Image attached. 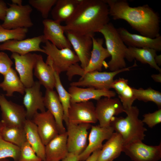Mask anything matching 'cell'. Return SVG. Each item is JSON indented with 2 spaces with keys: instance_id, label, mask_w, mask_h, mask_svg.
Wrapping results in <instances>:
<instances>
[{
  "instance_id": "obj_1",
  "label": "cell",
  "mask_w": 161,
  "mask_h": 161,
  "mask_svg": "<svg viewBox=\"0 0 161 161\" xmlns=\"http://www.w3.org/2000/svg\"><path fill=\"white\" fill-rule=\"evenodd\" d=\"M104 0L114 20L125 21L143 36L154 38L160 35L159 15L148 4L132 7L126 0Z\"/></svg>"
},
{
  "instance_id": "obj_2",
  "label": "cell",
  "mask_w": 161,
  "mask_h": 161,
  "mask_svg": "<svg viewBox=\"0 0 161 161\" xmlns=\"http://www.w3.org/2000/svg\"><path fill=\"white\" fill-rule=\"evenodd\" d=\"M109 10L104 0H80L72 18L63 26L65 32L94 36L109 22Z\"/></svg>"
},
{
  "instance_id": "obj_3",
  "label": "cell",
  "mask_w": 161,
  "mask_h": 161,
  "mask_svg": "<svg viewBox=\"0 0 161 161\" xmlns=\"http://www.w3.org/2000/svg\"><path fill=\"white\" fill-rule=\"evenodd\" d=\"M137 66L136 61L132 66L114 71L110 72L94 71L85 72L84 69L78 63L72 65L67 70L66 75L69 80L73 76L79 75L81 78L77 81L71 82L70 86L92 87L96 89L110 90L117 74L130 69Z\"/></svg>"
},
{
  "instance_id": "obj_4",
  "label": "cell",
  "mask_w": 161,
  "mask_h": 161,
  "mask_svg": "<svg viewBox=\"0 0 161 161\" xmlns=\"http://www.w3.org/2000/svg\"><path fill=\"white\" fill-rule=\"evenodd\" d=\"M126 117H114L110 126L114 131L121 136L124 145L137 141H142L145 136L146 129L139 118V110L136 106H133L125 110Z\"/></svg>"
},
{
  "instance_id": "obj_5",
  "label": "cell",
  "mask_w": 161,
  "mask_h": 161,
  "mask_svg": "<svg viewBox=\"0 0 161 161\" xmlns=\"http://www.w3.org/2000/svg\"><path fill=\"white\" fill-rule=\"evenodd\" d=\"M103 36L106 49L111 57L104 66L111 71L126 67L125 61L127 47L121 38L117 30L111 22L106 25L99 32Z\"/></svg>"
},
{
  "instance_id": "obj_6",
  "label": "cell",
  "mask_w": 161,
  "mask_h": 161,
  "mask_svg": "<svg viewBox=\"0 0 161 161\" xmlns=\"http://www.w3.org/2000/svg\"><path fill=\"white\" fill-rule=\"evenodd\" d=\"M44 43L42 47L47 55L46 63L59 74L66 72L71 66L79 62L71 48L59 49L47 41Z\"/></svg>"
},
{
  "instance_id": "obj_7",
  "label": "cell",
  "mask_w": 161,
  "mask_h": 161,
  "mask_svg": "<svg viewBox=\"0 0 161 161\" xmlns=\"http://www.w3.org/2000/svg\"><path fill=\"white\" fill-rule=\"evenodd\" d=\"M6 15L2 27L7 29L19 28L28 29L32 27L33 24L30 17L32 11L29 5H18L13 3L8 4Z\"/></svg>"
},
{
  "instance_id": "obj_8",
  "label": "cell",
  "mask_w": 161,
  "mask_h": 161,
  "mask_svg": "<svg viewBox=\"0 0 161 161\" xmlns=\"http://www.w3.org/2000/svg\"><path fill=\"white\" fill-rule=\"evenodd\" d=\"M1 121L4 126L24 127L27 120L26 112L23 106L8 100L4 94L0 93Z\"/></svg>"
},
{
  "instance_id": "obj_9",
  "label": "cell",
  "mask_w": 161,
  "mask_h": 161,
  "mask_svg": "<svg viewBox=\"0 0 161 161\" xmlns=\"http://www.w3.org/2000/svg\"><path fill=\"white\" fill-rule=\"evenodd\" d=\"M123 152L133 161H158L161 158V143L149 145L137 141L124 145Z\"/></svg>"
},
{
  "instance_id": "obj_10",
  "label": "cell",
  "mask_w": 161,
  "mask_h": 161,
  "mask_svg": "<svg viewBox=\"0 0 161 161\" xmlns=\"http://www.w3.org/2000/svg\"><path fill=\"white\" fill-rule=\"evenodd\" d=\"M66 125L68 152L79 155L87 146L88 131L92 126L91 124L87 123L74 124L68 123Z\"/></svg>"
},
{
  "instance_id": "obj_11",
  "label": "cell",
  "mask_w": 161,
  "mask_h": 161,
  "mask_svg": "<svg viewBox=\"0 0 161 161\" xmlns=\"http://www.w3.org/2000/svg\"><path fill=\"white\" fill-rule=\"evenodd\" d=\"M95 107L97 118L101 127L110 126L114 116L124 112L120 100L117 98H101L97 100Z\"/></svg>"
},
{
  "instance_id": "obj_12",
  "label": "cell",
  "mask_w": 161,
  "mask_h": 161,
  "mask_svg": "<svg viewBox=\"0 0 161 161\" xmlns=\"http://www.w3.org/2000/svg\"><path fill=\"white\" fill-rule=\"evenodd\" d=\"M67 118L68 123L74 124L95 123L98 121L95 107L90 101L71 103Z\"/></svg>"
},
{
  "instance_id": "obj_13",
  "label": "cell",
  "mask_w": 161,
  "mask_h": 161,
  "mask_svg": "<svg viewBox=\"0 0 161 161\" xmlns=\"http://www.w3.org/2000/svg\"><path fill=\"white\" fill-rule=\"evenodd\" d=\"M38 54L29 53L20 55L12 53L11 58L14 61L15 69L26 88L32 86L34 83L33 70Z\"/></svg>"
},
{
  "instance_id": "obj_14",
  "label": "cell",
  "mask_w": 161,
  "mask_h": 161,
  "mask_svg": "<svg viewBox=\"0 0 161 161\" xmlns=\"http://www.w3.org/2000/svg\"><path fill=\"white\" fill-rule=\"evenodd\" d=\"M65 32H66L67 39L80 63L81 67L84 69L87 66L90 59L93 36L69 31Z\"/></svg>"
},
{
  "instance_id": "obj_15",
  "label": "cell",
  "mask_w": 161,
  "mask_h": 161,
  "mask_svg": "<svg viewBox=\"0 0 161 161\" xmlns=\"http://www.w3.org/2000/svg\"><path fill=\"white\" fill-rule=\"evenodd\" d=\"M31 120L36 126L39 134L45 145L59 134L55 119L48 110L37 112Z\"/></svg>"
},
{
  "instance_id": "obj_16",
  "label": "cell",
  "mask_w": 161,
  "mask_h": 161,
  "mask_svg": "<svg viewBox=\"0 0 161 161\" xmlns=\"http://www.w3.org/2000/svg\"><path fill=\"white\" fill-rule=\"evenodd\" d=\"M89 135V143L85 150L78 155L79 161H85L94 151L101 149L103 142L108 140L114 132L113 128L110 126L101 127L99 125L92 126Z\"/></svg>"
},
{
  "instance_id": "obj_17",
  "label": "cell",
  "mask_w": 161,
  "mask_h": 161,
  "mask_svg": "<svg viewBox=\"0 0 161 161\" xmlns=\"http://www.w3.org/2000/svg\"><path fill=\"white\" fill-rule=\"evenodd\" d=\"M41 86L37 81H35L32 86L25 88L23 103L26 110L27 119L31 120L38 110L41 112L46 111Z\"/></svg>"
},
{
  "instance_id": "obj_18",
  "label": "cell",
  "mask_w": 161,
  "mask_h": 161,
  "mask_svg": "<svg viewBox=\"0 0 161 161\" xmlns=\"http://www.w3.org/2000/svg\"><path fill=\"white\" fill-rule=\"evenodd\" d=\"M42 42L44 43L43 35L23 40H10L0 44V50H8L20 55H24L32 52L45 53L40 47Z\"/></svg>"
},
{
  "instance_id": "obj_19",
  "label": "cell",
  "mask_w": 161,
  "mask_h": 161,
  "mask_svg": "<svg viewBox=\"0 0 161 161\" xmlns=\"http://www.w3.org/2000/svg\"><path fill=\"white\" fill-rule=\"evenodd\" d=\"M42 23L43 35L45 42L48 41L59 49L71 48V45L64 34L65 31L63 26L60 23L47 18L44 19Z\"/></svg>"
},
{
  "instance_id": "obj_20",
  "label": "cell",
  "mask_w": 161,
  "mask_h": 161,
  "mask_svg": "<svg viewBox=\"0 0 161 161\" xmlns=\"http://www.w3.org/2000/svg\"><path fill=\"white\" fill-rule=\"evenodd\" d=\"M117 30L125 44L128 47L137 48H148L161 51V36L154 38L141 35L132 34L124 27H120Z\"/></svg>"
},
{
  "instance_id": "obj_21",
  "label": "cell",
  "mask_w": 161,
  "mask_h": 161,
  "mask_svg": "<svg viewBox=\"0 0 161 161\" xmlns=\"http://www.w3.org/2000/svg\"><path fill=\"white\" fill-rule=\"evenodd\" d=\"M68 92L71 97V103H78L90 101L97 100L102 97L112 98L115 96L116 92L110 90L96 89L92 87L81 88L70 86Z\"/></svg>"
},
{
  "instance_id": "obj_22",
  "label": "cell",
  "mask_w": 161,
  "mask_h": 161,
  "mask_svg": "<svg viewBox=\"0 0 161 161\" xmlns=\"http://www.w3.org/2000/svg\"><path fill=\"white\" fill-rule=\"evenodd\" d=\"M66 131L59 134L45 145V161H60L69 153Z\"/></svg>"
},
{
  "instance_id": "obj_23",
  "label": "cell",
  "mask_w": 161,
  "mask_h": 161,
  "mask_svg": "<svg viewBox=\"0 0 161 161\" xmlns=\"http://www.w3.org/2000/svg\"><path fill=\"white\" fill-rule=\"evenodd\" d=\"M45 108L53 115L55 120L59 134L66 131L63 125V108L57 92L53 89H46L44 97Z\"/></svg>"
},
{
  "instance_id": "obj_24",
  "label": "cell",
  "mask_w": 161,
  "mask_h": 161,
  "mask_svg": "<svg viewBox=\"0 0 161 161\" xmlns=\"http://www.w3.org/2000/svg\"><path fill=\"white\" fill-rule=\"evenodd\" d=\"M92 46L89 63L84 69L85 72L98 71H101L105 64V60L110 57L106 48L103 46L104 40L102 38H95L92 37Z\"/></svg>"
},
{
  "instance_id": "obj_25",
  "label": "cell",
  "mask_w": 161,
  "mask_h": 161,
  "mask_svg": "<svg viewBox=\"0 0 161 161\" xmlns=\"http://www.w3.org/2000/svg\"><path fill=\"white\" fill-rule=\"evenodd\" d=\"M103 146L97 161H113L123 152L124 143L121 135L114 132Z\"/></svg>"
},
{
  "instance_id": "obj_26",
  "label": "cell",
  "mask_w": 161,
  "mask_h": 161,
  "mask_svg": "<svg viewBox=\"0 0 161 161\" xmlns=\"http://www.w3.org/2000/svg\"><path fill=\"white\" fill-rule=\"evenodd\" d=\"M157 51L148 48H137L128 47L126 51V58L129 62L135 59L142 64H148L152 68L161 73V69L156 64L155 58Z\"/></svg>"
},
{
  "instance_id": "obj_27",
  "label": "cell",
  "mask_w": 161,
  "mask_h": 161,
  "mask_svg": "<svg viewBox=\"0 0 161 161\" xmlns=\"http://www.w3.org/2000/svg\"><path fill=\"white\" fill-rule=\"evenodd\" d=\"M80 0H57L51 10L53 20L65 22L73 16Z\"/></svg>"
},
{
  "instance_id": "obj_28",
  "label": "cell",
  "mask_w": 161,
  "mask_h": 161,
  "mask_svg": "<svg viewBox=\"0 0 161 161\" xmlns=\"http://www.w3.org/2000/svg\"><path fill=\"white\" fill-rule=\"evenodd\" d=\"M34 69V74L41 85L46 89H53L55 82L53 69L44 61L41 55L38 54Z\"/></svg>"
},
{
  "instance_id": "obj_29",
  "label": "cell",
  "mask_w": 161,
  "mask_h": 161,
  "mask_svg": "<svg viewBox=\"0 0 161 161\" xmlns=\"http://www.w3.org/2000/svg\"><path fill=\"white\" fill-rule=\"evenodd\" d=\"M24 127L27 141L42 161H45V145L39 134L36 126L31 120L27 119Z\"/></svg>"
},
{
  "instance_id": "obj_30",
  "label": "cell",
  "mask_w": 161,
  "mask_h": 161,
  "mask_svg": "<svg viewBox=\"0 0 161 161\" xmlns=\"http://www.w3.org/2000/svg\"><path fill=\"white\" fill-rule=\"evenodd\" d=\"M3 76V81L0 82V88L6 92L5 95L12 97L15 92L24 95L26 88L14 69L11 68Z\"/></svg>"
},
{
  "instance_id": "obj_31",
  "label": "cell",
  "mask_w": 161,
  "mask_h": 161,
  "mask_svg": "<svg viewBox=\"0 0 161 161\" xmlns=\"http://www.w3.org/2000/svg\"><path fill=\"white\" fill-rule=\"evenodd\" d=\"M118 95L120 100L125 110L130 109L136 100L132 88L128 84V80L123 78L114 80L111 86Z\"/></svg>"
},
{
  "instance_id": "obj_32",
  "label": "cell",
  "mask_w": 161,
  "mask_h": 161,
  "mask_svg": "<svg viewBox=\"0 0 161 161\" xmlns=\"http://www.w3.org/2000/svg\"><path fill=\"white\" fill-rule=\"evenodd\" d=\"M0 135L5 141L20 148L27 141L24 127L4 126Z\"/></svg>"
},
{
  "instance_id": "obj_33",
  "label": "cell",
  "mask_w": 161,
  "mask_h": 161,
  "mask_svg": "<svg viewBox=\"0 0 161 161\" xmlns=\"http://www.w3.org/2000/svg\"><path fill=\"white\" fill-rule=\"evenodd\" d=\"M53 71L55 81V88H56L57 92L63 108L64 121L66 125L68 123L67 113L71 103V97L68 91H66L63 86L60 80L59 74L54 69Z\"/></svg>"
},
{
  "instance_id": "obj_34",
  "label": "cell",
  "mask_w": 161,
  "mask_h": 161,
  "mask_svg": "<svg viewBox=\"0 0 161 161\" xmlns=\"http://www.w3.org/2000/svg\"><path fill=\"white\" fill-rule=\"evenodd\" d=\"M134 95L136 99L144 102L151 101L159 107L161 106V93L151 87L144 89L132 88Z\"/></svg>"
},
{
  "instance_id": "obj_35",
  "label": "cell",
  "mask_w": 161,
  "mask_h": 161,
  "mask_svg": "<svg viewBox=\"0 0 161 161\" xmlns=\"http://www.w3.org/2000/svg\"><path fill=\"white\" fill-rule=\"evenodd\" d=\"M28 32V29L25 28L6 29L2 27L0 23V43L10 40L25 39Z\"/></svg>"
},
{
  "instance_id": "obj_36",
  "label": "cell",
  "mask_w": 161,
  "mask_h": 161,
  "mask_svg": "<svg viewBox=\"0 0 161 161\" xmlns=\"http://www.w3.org/2000/svg\"><path fill=\"white\" fill-rule=\"evenodd\" d=\"M20 148L3 140L0 135V159L11 158L17 161L20 153Z\"/></svg>"
},
{
  "instance_id": "obj_37",
  "label": "cell",
  "mask_w": 161,
  "mask_h": 161,
  "mask_svg": "<svg viewBox=\"0 0 161 161\" xmlns=\"http://www.w3.org/2000/svg\"><path fill=\"white\" fill-rule=\"evenodd\" d=\"M57 0H29L30 5L36 9L41 13L44 19H47L52 7Z\"/></svg>"
},
{
  "instance_id": "obj_38",
  "label": "cell",
  "mask_w": 161,
  "mask_h": 161,
  "mask_svg": "<svg viewBox=\"0 0 161 161\" xmlns=\"http://www.w3.org/2000/svg\"><path fill=\"white\" fill-rule=\"evenodd\" d=\"M20 149L17 161H42L27 141L20 147Z\"/></svg>"
},
{
  "instance_id": "obj_39",
  "label": "cell",
  "mask_w": 161,
  "mask_h": 161,
  "mask_svg": "<svg viewBox=\"0 0 161 161\" xmlns=\"http://www.w3.org/2000/svg\"><path fill=\"white\" fill-rule=\"evenodd\" d=\"M142 120L148 127L152 128L161 122V109H159L154 112L145 114Z\"/></svg>"
},
{
  "instance_id": "obj_40",
  "label": "cell",
  "mask_w": 161,
  "mask_h": 161,
  "mask_svg": "<svg viewBox=\"0 0 161 161\" xmlns=\"http://www.w3.org/2000/svg\"><path fill=\"white\" fill-rule=\"evenodd\" d=\"M13 64L11 58L6 53L0 52V73L4 75L11 68Z\"/></svg>"
},
{
  "instance_id": "obj_41",
  "label": "cell",
  "mask_w": 161,
  "mask_h": 161,
  "mask_svg": "<svg viewBox=\"0 0 161 161\" xmlns=\"http://www.w3.org/2000/svg\"><path fill=\"white\" fill-rule=\"evenodd\" d=\"M8 8L6 3L3 0H0V20H4Z\"/></svg>"
},
{
  "instance_id": "obj_42",
  "label": "cell",
  "mask_w": 161,
  "mask_h": 161,
  "mask_svg": "<svg viewBox=\"0 0 161 161\" xmlns=\"http://www.w3.org/2000/svg\"><path fill=\"white\" fill-rule=\"evenodd\" d=\"M62 161H79L78 155L73 153L69 152Z\"/></svg>"
},
{
  "instance_id": "obj_43",
  "label": "cell",
  "mask_w": 161,
  "mask_h": 161,
  "mask_svg": "<svg viewBox=\"0 0 161 161\" xmlns=\"http://www.w3.org/2000/svg\"><path fill=\"white\" fill-rule=\"evenodd\" d=\"M100 150L98 149L93 152L85 161H97Z\"/></svg>"
},
{
  "instance_id": "obj_44",
  "label": "cell",
  "mask_w": 161,
  "mask_h": 161,
  "mask_svg": "<svg viewBox=\"0 0 161 161\" xmlns=\"http://www.w3.org/2000/svg\"><path fill=\"white\" fill-rule=\"evenodd\" d=\"M151 77L155 82L161 83V73L157 74H153L151 75Z\"/></svg>"
},
{
  "instance_id": "obj_45",
  "label": "cell",
  "mask_w": 161,
  "mask_h": 161,
  "mask_svg": "<svg viewBox=\"0 0 161 161\" xmlns=\"http://www.w3.org/2000/svg\"><path fill=\"white\" fill-rule=\"evenodd\" d=\"M155 61L156 64L158 66H160L161 65V55H157L155 58Z\"/></svg>"
},
{
  "instance_id": "obj_46",
  "label": "cell",
  "mask_w": 161,
  "mask_h": 161,
  "mask_svg": "<svg viewBox=\"0 0 161 161\" xmlns=\"http://www.w3.org/2000/svg\"><path fill=\"white\" fill-rule=\"evenodd\" d=\"M12 3L18 5H22V0H12Z\"/></svg>"
},
{
  "instance_id": "obj_47",
  "label": "cell",
  "mask_w": 161,
  "mask_h": 161,
  "mask_svg": "<svg viewBox=\"0 0 161 161\" xmlns=\"http://www.w3.org/2000/svg\"><path fill=\"white\" fill-rule=\"evenodd\" d=\"M4 126V125L3 123L1 121H0V134L1 132V131L2 130V129Z\"/></svg>"
},
{
  "instance_id": "obj_48",
  "label": "cell",
  "mask_w": 161,
  "mask_h": 161,
  "mask_svg": "<svg viewBox=\"0 0 161 161\" xmlns=\"http://www.w3.org/2000/svg\"><path fill=\"white\" fill-rule=\"evenodd\" d=\"M0 161H10L7 158L0 159Z\"/></svg>"
}]
</instances>
